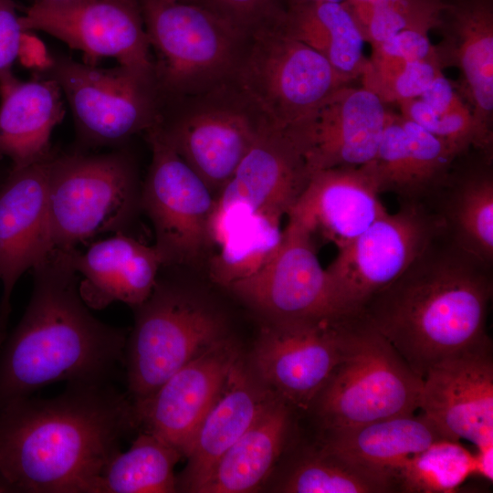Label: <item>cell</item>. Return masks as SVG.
I'll return each mask as SVG.
<instances>
[{
    "mask_svg": "<svg viewBox=\"0 0 493 493\" xmlns=\"http://www.w3.org/2000/svg\"><path fill=\"white\" fill-rule=\"evenodd\" d=\"M112 382L68 383L58 395L0 404V475L19 493H100V477L137 429Z\"/></svg>",
    "mask_w": 493,
    "mask_h": 493,
    "instance_id": "1",
    "label": "cell"
},
{
    "mask_svg": "<svg viewBox=\"0 0 493 493\" xmlns=\"http://www.w3.org/2000/svg\"><path fill=\"white\" fill-rule=\"evenodd\" d=\"M492 268L444 230L360 313L423 379L443 360L491 344Z\"/></svg>",
    "mask_w": 493,
    "mask_h": 493,
    "instance_id": "2",
    "label": "cell"
},
{
    "mask_svg": "<svg viewBox=\"0 0 493 493\" xmlns=\"http://www.w3.org/2000/svg\"><path fill=\"white\" fill-rule=\"evenodd\" d=\"M27 308L0 350V404L57 382H112L128 333L89 311L70 248H53L34 268Z\"/></svg>",
    "mask_w": 493,
    "mask_h": 493,
    "instance_id": "3",
    "label": "cell"
},
{
    "mask_svg": "<svg viewBox=\"0 0 493 493\" xmlns=\"http://www.w3.org/2000/svg\"><path fill=\"white\" fill-rule=\"evenodd\" d=\"M163 100L234 79L247 36L202 4L139 0Z\"/></svg>",
    "mask_w": 493,
    "mask_h": 493,
    "instance_id": "4",
    "label": "cell"
},
{
    "mask_svg": "<svg viewBox=\"0 0 493 493\" xmlns=\"http://www.w3.org/2000/svg\"><path fill=\"white\" fill-rule=\"evenodd\" d=\"M422 384L390 342L353 313L342 356L308 411L320 431L414 414Z\"/></svg>",
    "mask_w": 493,
    "mask_h": 493,
    "instance_id": "5",
    "label": "cell"
},
{
    "mask_svg": "<svg viewBox=\"0 0 493 493\" xmlns=\"http://www.w3.org/2000/svg\"><path fill=\"white\" fill-rule=\"evenodd\" d=\"M135 310L123 365L133 404L151 396L195 357L229 337L225 316L208 301L173 283L156 281Z\"/></svg>",
    "mask_w": 493,
    "mask_h": 493,
    "instance_id": "6",
    "label": "cell"
},
{
    "mask_svg": "<svg viewBox=\"0 0 493 493\" xmlns=\"http://www.w3.org/2000/svg\"><path fill=\"white\" fill-rule=\"evenodd\" d=\"M268 124L233 79L201 94L163 100L156 126L212 194H219Z\"/></svg>",
    "mask_w": 493,
    "mask_h": 493,
    "instance_id": "7",
    "label": "cell"
},
{
    "mask_svg": "<svg viewBox=\"0 0 493 493\" xmlns=\"http://www.w3.org/2000/svg\"><path fill=\"white\" fill-rule=\"evenodd\" d=\"M140 192L135 166L124 152L52 156L47 210L53 248H74L119 230L140 205Z\"/></svg>",
    "mask_w": 493,
    "mask_h": 493,
    "instance_id": "8",
    "label": "cell"
},
{
    "mask_svg": "<svg viewBox=\"0 0 493 493\" xmlns=\"http://www.w3.org/2000/svg\"><path fill=\"white\" fill-rule=\"evenodd\" d=\"M234 80L279 129L296 125L335 90L351 84L282 23L248 37Z\"/></svg>",
    "mask_w": 493,
    "mask_h": 493,
    "instance_id": "9",
    "label": "cell"
},
{
    "mask_svg": "<svg viewBox=\"0 0 493 493\" xmlns=\"http://www.w3.org/2000/svg\"><path fill=\"white\" fill-rule=\"evenodd\" d=\"M38 71L58 83L89 146L119 145L159 122L163 100L152 79L121 66L100 68L65 56H50Z\"/></svg>",
    "mask_w": 493,
    "mask_h": 493,
    "instance_id": "10",
    "label": "cell"
},
{
    "mask_svg": "<svg viewBox=\"0 0 493 493\" xmlns=\"http://www.w3.org/2000/svg\"><path fill=\"white\" fill-rule=\"evenodd\" d=\"M338 250L326 267L346 313H358L382 288L399 278L445 230L427 204L403 203Z\"/></svg>",
    "mask_w": 493,
    "mask_h": 493,
    "instance_id": "11",
    "label": "cell"
},
{
    "mask_svg": "<svg viewBox=\"0 0 493 493\" xmlns=\"http://www.w3.org/2000/svg\"><path fill=\"white\" fill-rule=\"evenodd\" d=\"M152 161L140 192L163 266H192L211 246L208 225L215 197L155 125L145 132Z\"/></svg>",
    "mask_w": 493,
    "mask_h": 493,
    "instance_id": "12",
    "label": "cell"
},
{
    "mask_svg": "<svg viewBox=\"0 0 493 493\" xmlns=\"http://www.w3.org/2000/svg\"><path fill=\"white\" fill-rule=\"evenodd\" d=\"M351 314L267 320L255 341L250 368L292 409L308 411L342 356Z\"/></svg>",
    "mask_w": 493,
    "mask_h": 493,
    "instance_id": "13",
    "label": "cell"
},
{
    "mask_svg": "<svg viewBox=\"0 0 493 493\" xmlns=\"http://www.w3.org/2000/svg\"><path fill=\"white\" fill-rule=\"evenodd\" d=\"M311 174L288 130L268 124L215 197L208 225L211 246L248 215H287Z\"/></svg>",
    "mask_w": 493,
    "mask_h": 493,
    "instance_id": "14",
    "label": "cell"
},
{
    "mask_svg": "<svg viewBox=\"0 0 493 493\" xmlns=\"http://www.w3.org/2000/svg\"><path fill=\"white\" fill-rule=\"evenodd\" d=\"M19 21L24 32H45L90 60L115 58L119 66L155 80L139 0L33 3Z\"/></svg>",
    "mask_w": 493,
    "mask_h": 493,
    "instance_id": "15",
    "label": "cell"
},
{
    "mask_svg": "<svg viewBox=\"0 0 493 493\" xmlns=\"http://www.w3.org/2000/svg\"><path fill=\"white\" fill-rule=\"evenodd\" d=\"M229 289L267 320L350 314L341 309L326 268L318 258L314 236L290 219L273 258L257 274Z\"/></svg>",
    "mask_w": 493,
    "mask_h": 493,
    "instance_id": "16",
    "label": "cell"
},
{
    "mask_svg": "<svg viewBox=\"0 0 493 493\" xmlns=\"http://www.w3.org/2000/svg\"><path fill=\"white\" fill-rule=\"evenodd\" d=\"M377 94L347 84L330 95L296 125L286 129L314 173L358 167L377 152L389 110Z\"/></svg>",
    "mask_w": 493,
    "mask_h": 493,
    "instance_id": "17",
    "label": "cell"
},
{
    "mask_svg": "<svg viewBox=\"0 0 493 493\" xmlns=\"http://www.w3.org/2000/svg\"><path fill=\"white\" fill-rule=\"evenodd\" d=\"M418 409L447 439L493 446L492 344L449 357L423 378Z\"/></svg>",
    "mask_w": 493,
    "mask_h": 493,
    "instance_id": "18",
    "label": "cell"
},
{
    "mask_svg": "<svg viewBox=\"0 0 493 493\" xmlns=\"http://www.w3.org/2000/svg\"><path fill=\"white\" fill-rule=\"evenodd\" d=\"M239 355L229 336L189 362L151 396L133 404L138 428L186 458L205 415Z\"/></svg>",
    "mask_w": 493,
    "mask_h": 493,
    "instance_id": "19",
    "label": "cell"
},
{
    "mask_svg": "<svg viewBox=\"0 0 493 493\" xmlns=\"http://www.w3.org/2000/svg\"><path fill=\"white\" fill-rule=\"evenodd\" d=\"M51 158L12 170L0 187V316L5 321L16 281L53 249L47 210Z\"/></svg>",
    "mask_w": 493,
    "mask_h": 493,
    "instance_id": "20",
    "label": "cell"
},
{
    "mask_svg": "<svg viewBox=\"0 0 493 493\" xmlns=\"http://www.w3.org/2000/svg\"><path fill=\"white\" fill-rule=\"evenodd\" d=\"M367 164L312 173L287 216L341 249L388 211Z\"/></svg>",
    "mask_w": 493,
    "mask_h": 493,
    "instance_id": "21",
    "label": "cell"
},
{
    "mask_svg": "<svg viewBox=\"0 0 493 493\" xmlns=\"http://www.w3.org/2000/svg\"><path fill=\"white\" fill-rule=\"evenodd\" d=\"M435 47L442 66H455L486 151L493 153V0H449Z\"/></svg>",
    "mask_w": 493,
    "mask_h": 493,
    "instance_id": "22",
    "label": "cell"
},
{
    "mask_svg": "<svg viewBox=\"0 0 493 493\" xmlns=\"http://www.w3.org/2000/svg\"><path fill=\"white\" fill-rule=\"evenodd\" d=\"M277 398L239 355L196 432L178 490L196 492L220 456Z\"/></svg>",
    "mask_w": 493,
    "mask_h": 493,
    "instance_id": "23",
    "label": "cell"
},
{
    "mask_svg": "<svg viewBox=\"0 0 493 493\" xmlns=\"http://www.w3.org/2000/svg\"><path fill=\"white\" fill-rule=\"evenodd\" d=\"M74 269L81 276L79 291L85 304L101 309L115 301L131 308L152 294L163 267L160 253L121 233L90 245L85 252L70 248Z\"/></svg>",
    "mask_w": 493,
    "mask_h": 493,
    "instance_id": "24",
    "label": "cell"
},
{
    "mask_svg": "<svg viewBox=\"0 0 493 493\" xmlns=\"http://www.w3.org/2000/svg\"><path fill=\"white\" fill-rule=\"evenodd\" d=\"M62 95L52 79L22 81L11 70L0 73V152L12 170L51 156V132L65 114Z\"/></svg>",
    "mask_w": 493,
    "mask_h": 493,
    "instance_id": "25",
    "label": "cell"
},
{
    "mask_svg": "<svg viewBox=\"0 0 493 493\" xmlns=\"http://www.w3.org/2000/svg\"><path fill=\"white\" fill-rule=\"evenodd\" d=\"M477 153L463 167L457 159L429 205L455 244L493 267V157Z\"/></svg>",
    "mask_w": 493,
    "mask_h": 493,
    "instance_id": "26",
    "label": "cell"
},
{
    "mask_svg": "<svg viewBox=\"0 0 493 493\" xmlns=\"http://www.w3.org/2000/svg\"><path fill=\"white\" fill-rule=\"evenodd\" d=\"M292 425V408L275 399L220 456L196 493H248L267 479L282 455Z\"/></svg>",
    "mask_w": 493,
    "mask_h": 493,
    "instance_id": "27",
    "label": "cell"
},
{
    "mask_svg": "<svg viewBox=\"0 0 493 493\" xmlns=\"http://www.w3.org/2000/svg\"><path fill=\"white\" fill-rule=\"evenodd\" d=\"M400 116L405 132L393 140L383 153L384 187L400 204L429 205L446 184L457 159L464 154Z\"/></svg>",
    "mask_w": 493,
    "mask_h": 493,
    "instance_id": "28",
    "label": "cell"
},
{
    "mask_svg": "<svg viewBox=\"0 0 493 493\" xmlns=\"http://www.w3.org/2000/svg\"><path fill=\"white\" fill-rule=\"evenodd\" d=\"M444 438L423 414H409L320 431L318 441L360 463L393 474L405 459Z\"/></svg>",
    "mask_w": 493,
    "mask_h": 493,
    "instance_id": "29",
    "label": "cell"
},
{
    "mask_svg": "<svg viewBox=\"0 0 493 493\" xmlns=\"http://www.w3.org/2000/svg\"><path fill=\"white\" fill-rule=\"evenodd\" d=\"M283 28L321 56L350 81L362 77L365 39L344 3H318L287 8Z\"/></svg>",
    "mask_w": 493,
    "mask_h": 493,
    "instance_id": "30",
    "label": "cell"
},
{
    "mask_svg": "<svg viewBox=\"0 0 493 493\" xmlns=\"http://www.w3.org/2000/svg\"><path fill=\"white\" fill-rule=\"evenodd\" d=\"M280 478L284 493L397 492L393 474L360 463L317 441L297 452Z\"/></svg>",
    "mask_w": 493,
    "mask_h": 493,
    "instance_id": "31",
    "label": "cell"
},
{
    "mask_svg": "<svg viewBox=\"0 0 493 493\" xmlns=\"http://www.w3.org/2000/svg\"><path fill=\"white\" fill-rule=\"evenodd\" d=\"M280 221L278 217L254 214L231 226L210 258V278L229 288L260 271L280 246Z\"/></svg>",
    "mask_w": 493,
    "mask_h": 493,
    "instance_id": "32",
    "label": "cell"
},
{
    "mask_svg": "<svg viewBox=\"0 0 493 493\" xmlns=\"http://www.w3.org/2000/svg\"><path fill=\"white\" fill-rule=\"evenodd\" d=\"M182 455L155 435L142 431L125 452H118L100 477V493L178 491L174 467Z\"/></svg>",
    "mask_w": 493,
    "mask_h": 493,
    "instance_id": "33",
    "label": "cell"
},
{
    "mask_svg": "<svg viewBox=\"0 0 493 493\" xmlns=\"http://www.w3.org/2000/svg\"><path fill=\"white\" fill-rule=\"evenodd\" d=\"M397 492L452 493L476 476V454L460 441L440 439L393 470Z\"/></svg>",
    "mask_w": 493,
    "mask_h": 493,
    "instance_id": "34",
    "label": "cell"
},
{
    "mask_svg": "<svg viewBox=\"0 0 493 493\" xmlns=\"http://www.w3.org/2000/svg\"><path fill=\"white\" fill-rule=\"evenodd\" d=\"M444 10L373 7L351 14L365 41L374 47L404 30L428 34L440 26Z\"/></svg>",
    "mask_w": 493,
    "mask_h": 493,
    "instance_id": "35",
    "label": "cell"
},
{
    "mask_svg": "<svg viewBox=\"0 0 493 493\" xmlns=\"http://www.w3.org/2000/svg\"><path fill=\"white\" fill-rule=\"evenodd\" d=\"M202 5L247 37L280 25L287 13L284 0H202Z\"/></svg>",
    "mask_w": 493,
    "mask_h": 493,
    "instance_id": "36",
    "label": "cell"
},
{
    "mask_svg": "<svg viewBox=\"0 0 493 493\" xmlns=\"http://www.w3.org/2000/svg\"><path fill=\"white\" fill-rule=\"evenodd\" d=\"M442 68L437 57L409 62L372 92L384 103L419 98Z\"/></svg>",
    "mask_w": 493,
    "mask_h": 493,
    "instance_id": "37",
    "label": "cell"
},
{
    "mask_svg": "<svg viewBox=\"0 0 493 493\" xmlns=\"http://www.w3.org/2000/svg\"><path fill=\"white\" fill-rule=\"evenodd\" d=\"M24 33L15 1L0 0V73L19 58Z\"/></svg>",
    "mask_w": 493,
    "mask_h": 493,
    "instance_id": "38",
    "label": "cell"
},
{
    "mask_svg": "<svg viewBox=\"0 0 493 493\" xmlns=\"http://www.w3.org/2000/svg\"><path fill=\"white\" fill-rule=\"evenodd\" d=\"M438 115L450 112L466 105L453 84L440 73L419 97Z\"/></svg>",
    "mask_w": 493,
    "mask_h": 493,
    "instance_id": "39",
    "label": "cell"
},
{
    "mask_svg": "<svg viewBox=\"0 0 493 493\" xmlns=\"http://www.w3.org/2000/svg\"><path fill=\"white\" fill-rule=\"evenodd\" d=\"M344 4L352 13L373 7L444 10L447 6L446 0H346Z\"/></svg>",
    "mask_w": 493,
    "mask_h": 493,
    "instance_id": "40",
    "label": "cell"
},
{
    "mask_svg": "<svg viewBox=\"0 0 493 493\" xmlns=\"http://www.w3.org/2000/svg\"><path fill=\"white\" fill-rule=\"evenodd\" d=\"M476 476L478 475L488 481L493 479V446L477 450Z\"/></svg>",
    "mask_w": 493,
    "mask_h": 493,
    "instance_id": "41",
    "label": "cell"
},
{
    "mask_svg": "<svg viewBox=\"0 0 493 493\" xmlns=\"http://www.w3.org/2000/svg\"><path fill=\"white\" fill-rule=\"evenodd\" d=\"M287 8L312 5L318 3L330 2V3H344L346 0H284Z\"/></svg>",
    "mask_w": 493,
    "mask_h": 493,
    "instance_id": "42",
    "label": "cell"
},
{
    "mask_svg": "<svg viewBox=\"0 0 493 493\" xmlns=\"http://www.w3.org/2000/svg\"><path fill=\"white\" fill-rule=\"evenodd\" d=\"M6 322L5 320H3L0 316V350L3 346V343L5 341V328H6Z\"/></svg>",
    "mask_w": 493,
    "mask_h": 493,
    "instance_id": "43",
    "label": "cell"
},
{
    "mask_svg": "<svg viewBox=\"0 0 493 493\" xmlns=\"http://www.w3.org/2000/svg\"><path fill=\"white\" fill-rule=\"evenodd\" d=\"M12 492L11 488L5 482L4 477L0 475V493H8Z\"/></svg>",
    "mask_w": 493,
    "mask_h": 493,
    "instance_id": "44",
    "label": "cell"
},
{
    "mask_svg": "<svg viewBox=\"0 0 493 493\" xmlns=\"http://www.w3.org/2000/svg\"><path fill=\"white\" fill-rule=\"evenodd\" d=\"M75 0H34V3H42V4H63Z\"/></svg>",
    "mask_w": 493,
    "mask_h": 493,
    "instance_id": "45",
    "label": "cell"
},
{
    "mask_svg": "<svg viewBox=\"0 0 493 493\" xmlns=\"http://www.w3.org/2000/svg\"><path fill=\"white\" fill-rule=\"evenodd\" d=\"M168 2H179V3H192V4H202V0H164Z\"/></svg>",
    "mask_w": 493,
    "mask_h": 493,
    "instance_id": "46",
    "label": "cell"
}]
</instances>
